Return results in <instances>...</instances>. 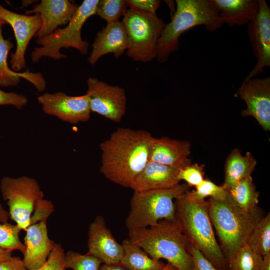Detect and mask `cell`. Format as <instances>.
I'll list each match as a JSON object with an SVG mask.
<instances>
[{"label": "cell", "instance_id": "d6986e66", "mask_svg": "<svg viewBox=\"0 0 270 270\" xmlns=\"http://www.w3.org/2000/svg\"><path fill=\"white\" fill-rule=\"evenodd\" d=\"M92 50L88 60L91 65H95L103 56L113 54L118 58L126 51L128 37L123 23L120 20L107 24L99 32L92 45Z\"/></svg>", "mask_w": 270, "mask_h": 270}, {"label": "cell", "instance_id": "9a60e30c", "mask_svg": "<svg viewBox=\"0 0 270 270\" xmlns=\"http://www.w3.org/2000/svg\"><path fill=\"white\" fill-rule=\"evenodd\" d=\"M78 6L68 0H42L31 10H26L25 14L28 16L40 15L42 24L36 36L40 38L52 34L58 27L67 25Z\"/></svg>", "mask_w": 270, "mask_h": 270}, {"label": "cell", "instance_id": "d4e9b609", "mask_svg": "<svg viewBox=\"0 0 270 270\" xmlns=\"http://www.w3.org/2000/svg\"><path fill=\"white\" fill-rule=\"evenodd\" d=\"M227 192L233 202L244 211L250 212L258 207L260 194L252 176L240 181Z\"/></svg>", "mask_w": 270, "mask_h": 270}, {"label": "cell", "instance_id": "7c38bea8", "mask_svg": "<svg viewBox=\"0 0 270 270\" xmlns=\"http://www.w3.org/2000/svg\"><path fill=\"white\" fill-rule=\"evenodd\" d=\"M0 18L12 28L16 42L15 52L11 54L10 66L12 70L20 72L26 68L25 55L28 46L41 28L40 14L28 16L12 12L0 4Z\"/></svg>", "mask_w": 270, "mask_h": 270}, {"label": "cell", "instance_id": "44dd1931", "mask_svg": "<svg viewBox=\"0 0 270 270\" xmlns=\"http://www.w3.org/2000/svg\"><path fill=\"white\" fill-rule=\"evenodd\" d=\"M14 47L10 40L4 38L2 28L0 29V86H17L23 78L33 84L38 92H43L46 88V81L41 73H32L28 70L22 72H14L8 64V56Z\"/></svg>", "mask_w": 270, "mask_h": 270}, {"label": "cell", "instance_id": "b9f144b4", "mask_svg": "<svg viewBox=\"0 0 270 270\" xmlns=\"http://www.w3.org/2000/svg\"><path fill=\"white\" fill-rule=\"evenodd\" d=\"M260 270H270V254L263 258V262Z\"/></svg>", "mask_w": 270, "mask_h": 270}, {"label": "cell", "instance_id": "83f0119b", "mask_svg": "<svg viewBox=\"0 0 270 270\" xmlns=\"http://www.w3.org/2000/svg\"><path fill=\"white\" fill-rule=\"evenodd\" d=\"M127 0H101L97 6L96 14L107 22L108 24L119 20L126 13Z\"/></svg>", "mask_w": 270, "mask_h": 270}, {"label": "cell", "instance_id": "4dcf8cb0", "mask_svg": "<svg viewBox=\"0 0 270 270\" xmlns=\"http://www.w3.org/2000/svg\"><path fill=\"white\" fill-rule=\"evenodd\" d=\"M22 230L16 224H0V248L11 251L18 250L24 254L25 246L20 238Z\"/></svg>", "mask_w": 270, "mask_h": 270}, {"label": "cell", "instance_id": "30bf717a", "mask_svg": "<svg viewBox=\"0 0 270 270\" xmlns=\"http://www.w3.org/2000/svg\"><path fill=\"white\" fill-rule=\"evenodd\" d=\"M88 91L92 112L98 114L116 123H120L126 111L125 90L95 78L87 80Z\"/></svg>", "mask_w": 270, "mask_h": 270}, {"label": "cell", "instance_id": "ffe728a7", "mask_svg": "<svg viewBox=\"0 0 270 270\" xmlns=\"http://www.w3.org/2000/svg\"><path fill=\"white\" fill-rule=\"evenodd\" d=\"M180 169L148 161L130 188L134 192H142L174 188L180 184Z\"/></svg>", "mask_w": 270, "mask_h": 270}, {"label": "cell", "instance_id": "484cf974", "mask_svg": "<svg viewBox=\"0 0 270 270\" xmlns=\"http://www.w3.org/2000/svg\"><path fill=\"white\" fill-rule=\"evenodd\" d=\"M247 244L263 258L270 254V214L264 216L257 224L250 236Z\"/></svg>", "mask_w": 270, "mask_h": 270}, {"label": "cell", "instance_id": "f1b7e54d", "mask_svg": "<svg viewBox=\"0 0 270 270\" xmlns=\"http://www.w3.org/2000/svg\"><path fill=\"white\" fill-rule=\"evenodd\" d=\"M102 262L98 258L88 253L81 254L73 251H69L64 256L66 268L73 270H99Z\"/></svg>", "mask_w": 270, "mask_h": 270}, {"label": "cell", "instance_id": "5b68a950", "mask_svg": "<svg viewBox=\"0 0 270 270\" xmlns=\"http://www.w3.org/2000/svg\"><path fill=\"white\" fill-rule=\"evenodd\" d=\"M176 10L159 40L157 59L160 63L165 62L178 50L180 38L186 31L203 26L214 32L224 24L210 0H176Z\"/></svg>", "mask_w": 270, "mask_h": 270}, {"label": "cell", "instance_id": "ab89813d", "mask_svg": "<svg viewBox=\"0 0 270 270\" xmlns=\"http://www.w3.org/2000/svg\"><path fill=\"white\" fill-rule=\"evenodd\" d=\"M12 251L0 248V262L6 260L11 258Z\"/></svg>", "mask_w": 270, "mask_h": 270}, {"label": "cell", "instance_id": "74e56055", "mask_svg": "<svg viewBox=\"0 0 270 270\" xmlns=\"http://www.w3.org/2000/svg\"><path fill=\"white\" fill-rule=\"evenodd\" d=\"M0 270H27L23 260L18 257L0 262Z\"/></svg>", "mask_w": 270, "mask_h": 270}, {"label": "cell", "instance_id": "f546056e", "mask_svg": "<svg viewBox=\"0 0 270 270\" xmlns=\"http://www.w3.org/2000/svg\"><path fill=\"white\" fill-rule=\"evenodd\" d=\"M195 188V190L188 191V194L198 202H205L207 198L224 200L228 195L227 190L222 186H218L208 180H204Z\"/></svg>", "mask_w": 270, "mask_h": 270}, {"label": "cell", "instance_id": "e575fe53", "mask_svg": "<svg viewBox=\"0 0 270 270\" xmlns=\"http://www.w3.org/2000/svg\"><path fill=\"white\" fill-rule=\"evenodd\" d=\"M54 211V206L50 201L44 200V198L40 200L36 206L34 214L31 218L30 225L46 220Z\"/></svg>", "mask_w": 270, "mask_h": 270}, {"label": "cell", "instance_id": "4fadbf2b", "mask_svg": "<svg viewBox=\"0 0 270 270\" xmlns=\"http://www.w3.org/2000/svg\"><path fill=\"white\" fill-rule=\"evenodd\" d=\"M242 99L246 108L244 116H252L265 131L270 130V78H245L236 94Z\"/></svg>", "mask_w": 270, "mask_h": 270}, {"label": "cell", "instance_id": "ba28073f", "mask_svg": "<svg viewBox=\"0 0 270 270\" xmlns=\"http://www.w3.org/2000/svg\"><path fill=\"white\" fill-rule=\"evenodd\" d=\"M122 22L128 37L126 56L144 63L157 58L159 40L166 26L163 20L156 14L130 9Z\"/></svg>", "mask_w": 270, "mask_h": 270}, {"label": "cell", "instance_id": "2e32d148", "mask_svg": "<svg viewBox=\"0 0 270 270\" xmlns=\"http://www.w3.org/2000/svg\"><path fill=\"white\" fill-rule=\"evenodd\" d=\"M88 248V253L108 264H120L124 252L122 244L116 241L102 216H96L90 226Z\"/></svg>", "mask_w": 270, "mask_h": 270}, {"label": "cell", "instance_id": "1f68e13d", "mask_svg": "<svg viewBox=\"0 0 270 270\" xmlns=\"http://www.w3.org/2000/svg\"><path fill=\"white\" fill-rule=\"evenodd\" d=\"M204 174V165L192 164L180 169L178 178L180 182L184 181L189 187L196 188L205 180Z\"/></svg>", "mask_w": 270, "mask_h": 270}, {"label": "cell", "instance_id": "52a82bcc", "mask_svg": "<svg viewBox=\"0 0 270 270\" xmlns=\"http://www.w3.org/2000/svg\"><path fill=\"white\" fill-rule=\"evenodd\" d=\"M99 0H84L66 27L58 28L49 36L37 38L36 42L40 46L35 48L32 52V62L37 63L44 57L55 60L66 59L67 56L60 52L63 48H73L82 54H88L90 44L82 40V28L89 18L96 14Z\"/></svg>", "mask_w": 270, "mask_h": 270}, {"label": "cell", "instance_id": "9c48e42d", "mask_svg": "<svg viewBox=\"0 0 270 270\" xmlns=\"http://www.w3.org/2000/svg\"><path fill=\"white\" fill-rule=\"evenodd\" d=\"M0 190L4 200L8 201L10 218L20 228L26 230L30 226L36 204L44 198V193L38 182L26 176L5 177L1 181Z\"/></svg>", "mask_w": 270, "mask_h": 270}, {"label": "cell", "instance_id": "8fae6325", "mask_svg": "<svg viewBox=\"0 0 270 270\" xmlns=\"http://www.w3.org/2000/svg\"><path fill=\"white\" fill-rule=\"evenodd\" d=\"M44 112L71 124L88 122L91 116L88 96H70L63 92L45 93L38 98Z\"/></svg>", "mask_w": 270, "mask_h": 270}, {"label": "cell", "instance_id": "3957f363", "mask_svg": "<svg viewBox=\"0 0 270 270\" xmlns=\"http://www.w3.org/2000/svg\"><path fill=\"white\" fill-rule=\"evenodd\" d=\"M128 238L152 259L165 260L178 270H193L190 242L177 220H162L147 228L130 230Z\"/></svg>", "mask_w": 270, "mask_h": 270}, {"label": "cell", "instance_id": "6da1fadb", "mask_svg": "<svg viewBox=\"0 0 270 270\" xmlns=\"http://www.w3.org/2000/svg\"><path fill=\"white\" fill-rule=\"evenodd\" d=\"M152 137L146 130L118 128L100 144V172L110 182L130 188L148 162Z\"/></svg>", "mask_w": 270, "mask_h": 270}, {"label": "cell", "instance_id": "d590c367", "mask_svg": "<svg viewBox=\"0 0 270 270\" xmlns=\"http://www.w3.org/2000/svg\"><path fill=\"white\" fill-rule=\"evenodd\" d=\"M28 102L27 98L14 92H6L0 88V106H12L21 110Z\"/></svg>", "mask_w": 270, "mask_h": 270}, {"label": "cell", "instance_id": "60d3db41", "mask_svg": "<svg viewBox=\"0 0 270 270\" xmlns=\"http://www.w3.org/2000/svg\"><path fill=\"white\" fill-rule=\"evenodd\" d=\"M10 218L8 212H6L0 203V224L8 222Z\"/></svg>", "mask_w": 270, "mask_h": 270}, {"label": "cell", "instance_id": "836d02e7", "mask_svg": "<svg viewBox=\"0 0 270 270\" xmlns=\"http://www.w3.org/2000/svg\"><path fill=\"white\" fill-rule=\"evenodd\" d=\"M188 250L192 258L193 270H220L216 268L199 250L190 243Z\"/></svg>", "mask_w": 270, "mask_h": 270}, {"label": "cell", "instance_id": "ee69618b", "mask_svg": "<svg viewBox=\"0 0 270 270\" xmlns=\"http://www.w3.org/2000/svg\"><path fill=\"white\" fill-rule=\"evenodd\" d=\"M7 24L2 18H0V29L2 28V26Z\"/></svg>", "mask_w": 270, "mask_h": 270}, {"label": "cell", "instance_id": "277c9868", "mask_svg": "<svg viewBox=\"0 0 270 270\" xmlns=\"http://www.w3.org/2000/svg\"><path fill=\"white\" fill-rule=\"evenodd\" d=\"M188 192L176 200V220L183 233L216 268L228 270V262L216 238L206 200L196 202L189 196Z\"/></svg>", "mask_w": 270, "mask_h": 270}, {"label": "cell", "instance_id": "e0dca14e", "mask_svg": "<svg viewBox=\"0 0 270 270\" xmlns=\"http://www.w3.org/2000/svg\"><path fill=\"white\" fill-rule=\"evenodd\" d=\"M26 231L23 261L27 270H36L46 263L56 244L48 237L46 220L31 224Z\"/></svg>", "mask_w": 270, "mask_h": 270}, {"label": "cell", "instance_id": "7a4b0ae2", "mask_svg": "<svg viewBox=\"0 0 270 270\" xmlns=\"http://www.w3.org/2000/svg\"><path fill=\"white\" fill-rule=\"evenodd\" d=\"M206 204L220 247L228 264L238 250L247 244L253 230L264 216V212L258 206L250 212L244 211L228 194L222 200L210 198Z\"/></svg>", "mask_w": 270, "mask_h": 270}, {"label": "cell", "instance_id": "cb8c5ba5", "mask_svg": "<svg viewBox=\"0 0 270 270\" xmlns=\"http://www.w3.org/2000/svg\"><path fill=\"white\" fill-rule=\"evenodd\" d=\"M122 246L124 252L120 264L128 270H161L166 265L152 259L129 238L124 240Z\"/></svg>", "mask_w": 270, "mask_h": 270}, {"label": "cell", "instance_id": "4316f807", "mask_svg": "<svg viewBox=\"0 0 270 270\" xmlns=\"http://www.w3.org/2000/svg\"><path fill=\"white\" fill-rule=\"evenodd\" d=\"M262 262L263 257L246 244L238 250L228 264V270H260Z\"/></svg>", "mask_w": 270, "mask_h": 270}, {"label": "cell", "instance_id": "603a6c76", "mask_svg": "<svg viewBox=\"0 0 270 270\" xmlns=\"http://www.w3.org/2000/svg\"><path fill=\"white\" fill-rule=\"evenodd\" d=\"M257 162L249 152L244 156L238 149L234 150L226 160L224 181L222 187L226 190L242 180L252 176Z\"/></svg>", "mask_w": 270, "mask_h": 270}, {"label": "cell", "instance_id": "7402d4cb", "mask_svg": "<svg viewBox=\"0 0 270 270\" xmlns=\"http://www.w3.org/2000/svg\"><path fill=\"white\" fill-rule=\"evenodd\" d=\"M224 24L230 27L248 25L256 16L260 0H210Z\"/></svg>", "mask_w": 270, "mask_h": 270}, {"label": "cell", "instance_id": "5bb4252c", "mask_svg": "<svg viewBox=\"0 0 270 270\" xmlns=\"http://www.w3.org/2000/svg\"><path fill=\"white\" fill-rule=\"evenodd\" d=\"M248 34L257 62L246 78H255L270 66V8L265 0H260V8L248 24Z\"/></svg>", "mask_w": 270, "mask_h": 270}, {"label": "cell", "instance_id": "d6a6232c", "mask_svg": "<svg viewBox=\"0 0 270 270\" xmlns=\"http://www.w3.org/2000/svg\"><path fill=\"white\" fill-rule=\"evenodd\" d=\"M64 256L65 253L62 246L56 244L46 263L36 270H66Z\"/></svg>", "mask_w": 270, "mask_h": 270}, {"label": "cell", "instance_id": "ac0fdd59", "mask_svg": "<svg viewBox=\"0 0 270 270\" xmlns=\"http://www.w3.org/2000/svg\"><path fill=\"white\" fill-rule=\"evenodd\" d=\"M190 154L188 142L152 137L150 144L148 161L181 168L192 164Z\"/></svg>", "mask_w": 270, "mask_h": 270}, {"label": "cell", "instance_id": "8d00e7d4", "mask_svg": "<svg viewBox=\"0 0 270 270\" xmlns=\"http://www.w3.org/2000/svg\"><path fill=\"white\" fill-rule=\"evenodd\" d=\"M130 10L156 14L160 8L161 1L158 0H127Z\"/></svg>", "mask_w": 270, "mask_h": 270}, {"label": "cell", "instance_id": "f35d334b", "mask_svg": "<svg viewBox=\"0 0 270 270\" xmlns=\"http://www.w3.org/2000/svg\"><path fill=\"white\" fill-rule=\"evenodd\" d=\"M99 270H128L120 264H102Z\"/></svg>", "mask_w": 270, "mask_h": 270}, {"label": "cell", "instance_id": "7bdbcfd3", "mask_svg": "<svg viewBox=\"0 0 270 270\" xmlns=\"http://www.w3.org/2000/svg\"><path fill=\"white\" fill-rule=\"evenodd\" d=\"M161 270H178L176 267L168 263Z\"/></svg>", "mask_w": 270, "mask_h": 270}, {"label": "cell", "instance_id": "8992f818", "mask_svg": "<svg viewBox=\"0 0 270 270\" xmlns=\"http://www.w3.org/2000/svg\"><path fill=\"white\" fill-rule=\"evenodd\" d=\"M189 190L186 184L170 188L134 192L126 220L128 231L152 226L162 220H176L175 201Z\"/></svg>", "mask_w": 270, "mask_h": 270}]
</instances>
